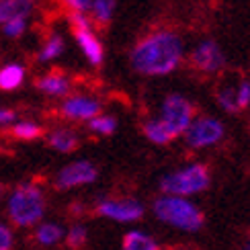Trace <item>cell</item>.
Here are the masks:
<instances>
[{"label": "cell", "mask_w": 250, "mask_h": 250, "mask_svg": "<svg viewBox=\"0 0 250 250\" xmlns=\"http://www.w3.org/2000/svg\"><path fill=\"white\" fill-rule=\"evenodd\" d=\"M144 131H146V135H148V138H150L152 142H156V144H166V142L172 140L170 133L164 129V125H162L160 121H150V123H146Z\"/></svg>", "instance_id": "cell-21"}, {"label": "cell", "mask_w": 250, "mask_h": 250, "mask_svg": "<svg viewBox=\"0 0 250 250\" xmlns=\"http://www.w3.org/2000/svg\"><path fill=\"white\" fill-rule=\"evenodd\" d=\"M62 4H64L70 13H88L92 0H62Z\"/></svg>", "instance_id": "cell-27"}, {"label": "cell", "mask_w": 250, "mask_h": 250, "mask_svg": "<svg viewBox=\"0 0 250 250\" xmlns=\"http://www.w3.org/2000/svg\"><path fill=\"white\" fill-rule=\"evenodd\" d=\"M49 146L60 150V152H72V150H76L78 140H76L74 133L62 129V131H54L49 135Z\"/></svg>", "instance_id": "cell-19"}, {"label": "cell", "mask_w": 250, "mask_h": 250, "mask_svg": "<svg viewBox=\"0 0 250 250\" xmlns=\"http://www.w3.org/2000/svg\"><path fill=\"white\" fill-rule=\"evenodd\" d=\"M68 21L72 31H92V19L86 13H70Z\"/></svg>", "instance_id": "cell-23"}, {"label": "cell", "mask_w": 250, "mask_h": 250, "mask_svg": "<svg viewBox=\"0 0 250 250\" xmlns=\"http://www.w3.org/2000/svg\"><path fill=\"white\" fill-rule=\"evenodd\" d=\"M10 246H13V234L6 226L0 224V250H10Z\"/></svg>", "instance_id": "cell-29"}, {"label": "cell", "mask_w": 250, "mask_h": 250, "mask_svg": "<svg viewBox=\"0 0 250 250\" xmlns=\"http://www.w3.org/2000/svg\"><path fill=\"white\" fill-rule=\"evenodd\" d=\"M27 21L29 19H15V21H8V23L0 25V31H2V35L8 37V39H19L25 35L27 31Z\"/></svg>", "instance_id": "cell-22"}, {"label": "cell", "mask_w": 250, "mask_h": 250, "mask_svg": "<svg viewBox=\"0 0 250 250\" xmlns=\"http://www.w3.org/2000/svg\"><path fill=\"white\" fill-rule=\"evenodd\" d=\"M191 115H193L191 103L181 95H170V97H166L164 105H162L160 123L164 125V129L170 133V138L174 140L176 135L183 133L191 125Z\"/></svg>", "instance_id": "cell-5"}, {"label": "cell", "mask_w": 250, "mask_h": 250, "mask_svg": "<svg viewBox=\"0 0 250 250\" xmlns=\"http://www.w3.org/2000/svg\"><path fill=\"white\" fill-rule=\"evenodd\" d=\"M236 103H238V109H244L250 105V82H242L236 90Z\"/></svg>", "instance_id": "cell-28"}, {"label": "cell", "mask_w": 250, "mask_h": 250, "mask_svg": "<svg viewBox=\"0 0 250 250\" xmlns=\"http://www.w3.org/2000/svg\"><path fill=\"white\" fill-rule=\"evenodd\" d=\"M35 8L37 0H0V25L15 19H29Z\"/></svg>", "instance_id": "cell-11"}, {"label": "cell", "mask_w": 250, "mask_h": 250, "mask_svg": "<svg viewBox=\"0 0 250 250\" xmlns=\"http://www.w3.org/2000/svg\"><path fill=\"white\" fill-rule=\"evenodd\" d=\"M99 213L105 217H111V220H117V222H133L144 215V207H142V203L133 201V199H117V201L101 203Z\"/></svg>", "instance_id": "cell-8"}, {"label": "cell", "mask_w": 250, "mask_h": 250, "mask_svg": "<svg viewBox=\"0 0 250 250\" xmlns=\"http://www.w3.org/2000/svg\"><path fill=\"white\" fill-rule=\"evenodd\" d=\"M62 236H64V232H62V228L56 224H43L35 234V238L41 244H56Z\"/></svg>", "instance_id": "cell-20"}, {"label": "cell", "mask_w": 250, "mask_h": 250, "mask_svg": "<svg viewBox=\"0 0 250 250\" xmlns=\"http://www.w3.org/2000/svg\"><path fill=\"white\" fill-rule=\"evenodd\" d=\"M207 185H209V172L205 166L197 164L187 170L166 176L162 181V189L170 195H193L207 189Z\"/></svg>", "instance_id": "cell-4"}, {"label": "cell", "mask_w": 250, "mask_h": 250, "mask_svg": "<svg viewBox=\"0 0 250 250\" xmlns=\"http://www.w3.org/2000/svg\"><path fill=\"white\" fill-rule=\"evenodd\" d=\"M246 250H250V246H248V248H246Z\"/></svg>", "instance_id": "cell-31"}, {"label": "cell", "mask_w": 250, "mask_h": 250, "mask_svg": "<svg viewBox=\"0 0 250 250\" xmlns=\"http://www.w3.org/2000/svg\"><path fill=\"white\" fill-rule=\"evenodd\" d=\"M187 140L193 148H203V146H211L224 135V127L220 121H215L211 117H201L199 121L191 123L187 127Z\"/></svg>", "instance_id": "cell-7"}, {"label": "cell", "mask_w": 250, "mask_h": 250, "mask_svg": "<svg viewBox=\"0 0 250 250\" xmlns=\"http://www.w3.org/2000/svg\"><path fill=\"white\" fill-rule=\"evenodd\" d=\"M25 82V68L13 62L0 68V90H17Z\"/></svg>", "instance_id": "cell-14"}, {"label": "cell", "mask_w": 250, "mask_h": 250, "mask_svg": "<svg viewBox=\"0 0 250 250\" xmlns=\"http://www.w3.org/2000/svg\"><path fill=\"white\" fill-rule=\"evenodd\" d=\"M74 37H76V43L82 49V54L86 56L90 64L101 66L103 58H105V49H103V43L95 35V31H74Z\"/></svg>", "instance_id": "cell-12"}, {"label": "cell", "mask_w": 250, "mask_h": 250, "mask_svg": "<svg viewBox=\"0 0 250 250\" xmlns=\"http://www.w3.org/2000/svg\"><path fill=\"white\" fill-rule=\"evenodd\" d=\"M129 60L131 68L144 76L170 74L183 60V41L174 31H156L135 43Z\"/></svg>", "instance_id": "cell-1"}, {"label": "cell", "mask_w": 250, "mask_h": 250, "mask_svg": "<svg viewBox=\"0 0 250 250\" xmlns=\"http://www.w3.org/2000/svg\"><path fill=\"white\" fill-rule=\"evenodd\" d=\"M86 242V230L82 226H74L72 230L68 232V246L70 248H82Z\"/></svg>", "instance_id": "cell-26"}, {"label": "cell", "mask_w": 250, "mask_h": 250, "mask_svg": "<svg viewBox=\"0 0 250 250\" xmlns=\"http://www.w3.org/2000/svg\"><path fill=\"white\" fill-rule=\"evenodd\" d=\"M8 133L15 135L17 140H37V138L43 135V127L37 125V123H33V121H23V123L13 125Z\"/></svg>", "instance_id": "cell-17"}, {"label": "cell", "mask_w": 250, "mask_h": 250, "mask_svg": "<svg viewBox=\"0 0 250 250\" xmlns=\"http://www.w3.org/2000/svg\"><path fill=\"white\" fill-rule=\"evenodd\" d=\"M66 43H64V37L54 33L45 39V43L41 45V51H39V62H51L56 60L58 56H62V51H64Z\"/></svg>", "instance_id": "cell-16"}, {"label": "cell", "mask_w": 250, "mask_h": 250, "mask_svg": "<svg viewBox=\"0 0 250 250\" xmlns=\"http://www.w3.org/2000/svg\"><path fill=\"white\" fill-rule=\"evenodd\" d=\"M43 209H45L43 195H41L37 187L31 185L19 187L8 201V215L17 226H33L37 220H41Z\"/></svg>", "instance_id": "cell-2"}, {"label": "cell", "mask_w": 250, "mask_h": 250, "mask_svg": "<svg viewBox=\"0 0 250 250\" xmlns=\"http://www.w3.org/2000/svg\"><path fill=\"white\" fill-rule=\"evenodd\" d=\"M191 62L197 70L213 74V72L224 68L226 58H224V51L220 49V45H217L215 41L207 39V41H201V43L195 47V51L191 54Z\"/></svg>", "instance_id": "cell-6"}, {"label": "cell", "mask_w": 250, "mask_h": 250, "mask_svg": "<svg viewBox=\"0 0 250 250\" xmlns=\"http://www.w3.org/2000/svg\"><path fill=\"white\" fill-rule=\"evenodd\" d=\"M35 86L41 92L49 95V97H64V95H68V90H70V78L64 74V72L51 70L49 74L35 80Z\"/></svg>", "instance_id": "cell-13"}, {"label": "cell", "mask_w": 250, "mask_h": 250, "mask_svg": "<svg viewBox=\"0 0 250 250\" xmlns=\"http://www.w3.org/2000/svg\"><path fill=\"white\" fill-rule=\"evenodd\" d=\"M88 13L92 17V23L107 25L115 15V0H92Z\"/></svg>", "instance_id": "cell-15"}, {"label": "cell", "mask_w": 250, "mask_h": 250, "mask_svg": "<svg viewBox=\"0 0 250 250\" xmlns=\"http://www.w3.org/2000/svg\"><path fill=\"white\" fill-rule=\"evenodd\" d=\"M115 127H117V121L113 117H92V121H90L92 131H99V133H105V135L113 133Z\"/></svg>", "instance_id": "cell-24"}, {"label": "cell", "mask_w": 250, "mask_h": 250, "mask_svg": "<svg viewBox=\"0 0 250 250\" xmlns=\"http://www.w3.org/2000/svg\"><path fill=\"white\" fill-rule=\"evenodd\" d=\"M123 250H158L154 240H150L146 234L129 232L123 238Z\"/></svg>", "instance_id": "cell-18"}, {"label": "cell", "mask_w": 250, "mask_h": 250, "mask_svg": "<svg viewBox=\"0 0 250 250\" xmlns=\"http://www.w3.org/2000/svg\"><path fill=\"white\" fill-rule=\"evenodd\" d=\"M97 179V168L90 162H74L68 164L64 170L58 174V187L60 189H70V187L86 185Z\"/></svg>", "instance_id": "cell-9"}, {"label": "cell", "mask_w": 250, "mask_h": 250, "mask_svg": "<svg viewBox=\"0 0 250 250\" xmlns=\"http://www.w3.org/2000/svg\"><path fill=\"white\" fill-rule=\"evenodd\" d=\"M15 121V111H8V109H0V125H8Z\"/></svg>", "instance_id": "cell-30"}, {"label": "cell", "mask_w": 250, "mask_h": 250, "mask_svg": "<svg viewBox=\"0 0 250 250\" xmlns=\"http://www.w3.org/2000/svg\"><path fill=\"white\" fill-rule=\"evenodd\" d=\"M101 111V105L88 97H72L62 105V113L70 119H92Z\"/></svg>", "instance_id": "cell-10"}, {"label": "cell", "mask_w": 250, "mask_h": 250, "mask_svg": "<svg viewBox=\"0 0 250 250\" xmlns=\"http://www.w3.org/2000/svg\"><path fill=\"white\" fill-rule=\"evenodd\" d=\"M154 211L162 222L176 226V228H183V230H199L203 226V213L197 209L193 203L179 199V197H164V199H158L154 205Z\"/></svg>", "instance_id": "cell-3"}, {"label": "cell", "mask_w": 250, "mask_h": 250, "mask_svg": "<svg viewBox=\"0 0 250 250\" xmlns=\"http://www.w3.org/2000/svg\"><path fill=\"white\" fill-rule=\"evenodd\" d=\"M217 101H220V105L230 111V113H236L238 111V103H236V88H224L217 92Z\"/></svg>", "instance_id": "cell-25"}]
</instances>
